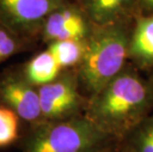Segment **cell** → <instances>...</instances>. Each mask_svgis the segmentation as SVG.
Here are the masks:
<instances>
[{
  "mask_svg": "<svg viewBox=\"0 0 153 152\" xmlns=\"http://www.w3.org/2000/svg\"><path fill=\"white\" fill-rule=\"evenodd\" d=\"M102 152H120V148H119V144H117V145H114V146L110 147V148H108V149L104 150Z\"/></svg>",
  "mask_w": 153,
  "mask_h": 152,
  "instance_id": "obj_16",
  "label": "cell"
},
{
  "mask_svg": "<svg viewBox=\"0 0 153 152\" xmlns=\"http://www.w3.org/2000/svg\"><path fill=\"white\" fill-rule=\"evenodd\" d=\"M153 113V90L128 63L112 81L92 96L85 116L105 133L120 142Z\"/></svg>",
  "mask_w": 153,
  "mask_h": 152,
  "instance_id": "obj_1",
  "label": "cell"
},
{
  "mask_svg": "<svg viewBox=\"0 0 153 152\" xmlns=\"http://www.w3.org/2000/svg\"><path fill=\"white\" fill-rule=\"evenodd\" d=\"M95 27L136 17L137 0H76Z\"/></svg>",
  "mask_w": 153,
  "mask_h": 152,
  "instance_id": "obj_9",
  "label": "cell"
},
{
  "mask_svg": "<svg viewBox=\"0 0 153 152\" xmlns=\"http://www.w3.org/2000/svg\"><path fill=\"white\" fill-rule=\"evenodd\" d=\"M132 18L95 27L86 41L85 54L75 68L80 88L90 99L118 76L128 62Z\"/></svg>",
  "mask_w": 153,
  "mask_h": 152,
  "instance_id": "obj_2",
  "label": "cell"
},
{
  "mask_svg": "<svg viewBox=\"0 0 153 152\" xmlns=\"http://www.w3.org/2000/svg\"><path fill=\"white\" fill-rule=\"evenodd\" d=\"M19 143L22 152H102L119 142L84 114L28 125Z\"/></svg>",
  "mask_w": 153,
  "mask_h": 152,
  "instance_id": "obj_3",
  "label": "cell"
},
{
  "mask_svg": "<svg viewBox=\"0 0 153 152\" xmlns=\"http://www.w3.org/2000/svg\"><path fill=\"white\" fill-rule=\"evenodd\" d=\"M23 121L11 109L0 106V148L8 147L20 141L24 129Z\"/></svg>",
  "mask_w": 153,
  "mask_h": 152,
  "instance_id": "obj_13",
  "label": "cell"
},
{
  "mask_svg": "<svg viewBox=\"0 0 153 152\" xmlns=\"http://www.w3.org/2000/svg\"><path fill=\"white\" fill-rule=\"evenodd\" d=\"M148 80H149V82H150V85H151L152 90H153V71H152V72H150V76H149Z\"/></svg>",
  "mask_w": 153,
  "mask_h": 152,
  "instance_id": "obj_17",
  "label": "cell"
},
{
  "mask_svg": "<svg viewBox=\"0 0 153 152\" xmlns=\"http://www.w3.org/2000/svg\"><path fill=\"white\" fill-rule=\"evenodd\" d=\"M128 62L139 71H153V14L137 15L133 21Z\"/></svg>",
  "mask_w": 153,
  "mask_h": 152,
  "instance_id": "obj_8",
  "label": "cell"
},
{
  "mask_svg": "<svg viewBox=\"0 0 153 152\" xmlns=\"http://www.w3.org/2000/svg\"><path fill=\"white\" fill-rule=\"evenodd\" d=\"M28 42L0 25V62L25 50L28 47Z\"/></svg>",
  "mask_w": 153,
  "mask_h": 152,
  "instance_id": "obj_14",
  "label": "cell"
},
{
  "mask_svg": "<svg viewBox=\"0 0 153 152\" xmlns=\"http://www.w3.org/2000/svg\"><path fill=\"white\" fill-rule=\"evenodd\" d=\"M153 14V0H137V15H149Z\"/></svg>",
  "mask_w": 153,
  "mask_h": 152,
  "instance_id": "obj_15",
  "label": "cell"
},
{
  "mask_svg": "<svg viewBox=\"0 0 153 152\" xmlns=\"http://www.w3.org/2000/svg\"><path fill=\"white\" fill-rule=\"evenodd\" d=\"M0 106L11 109L28 125L45 121L39 88L26 79L21 67L0 74Z\"/></svg>",
  "mask_w": 153,
  "mask_h": 152,
  "instance_id": "obj_6",
  "label": "cell"
},
{
  "mask_svg": "<svg viewBox=\"0 0 153 152\" xmlns=\"http://www.w3.org/2000/svg\"><path fill=\"white\" fill-rule=\"evenodd\" d=\"M39 95L45 121H58L84 115L89 102L80 88L75 69L62 70L56 79L39 87Z\"/></svg>",
  "mask_w": 153,
  "mask_h": 152,
  "instance_id": "obj_4",
  "label": "cell"
},
{
  "mask_svg": "<svg viewBox=\"0 0 153 152\" xmlns=\"http://www.w3.org/2000/svg\"><path fill=\"white\" fill-rule=\"evenodd\" d=\"M69 0H0V25L27 41L40 37L54 10Z\"/></svg>",
  "mask_w": 153,
  "mask_h": 152,
  "instance_id": "obj_5",
  "label": "cell"
},
{
  "mask_svg": "<svg viewBox=\"0 0 153 152\" xmlns=\"http://www.w3.org/2000/svg\"><path fill=\"white\" fill-rule=\"evenodd\" d=\"M93 29L94 25L82 7L69 0L47 18L40 38L48 44L56 41L86 42Z\"/></svg>",
  "mask_w": 153,
  "mask_h": 152,
  "instance_id": "obj_7",
  "label": "cell"
},
{
  "mask_svg": "<svg viewBox=\"0 0 153 152\" xmlns=\"http://www.w3.org/2000/svg\"><path fill=\"white\" fill-rule=\"evenodd\" d=\"M48 50L62 68L75 69L82 61L86 50V42L56 41L48 44Z\"/></svg>",
  "mask_w": 153,
  "mask_h": 152,
  "instance_id": "obj_12",
  "label": "cell"
},
{
  "mask_svg": "<svg viewBox=\"0 0 153 152\" xmlns=\"http://www.w3.org/2000/svg\"><path fill=\"white\" fill-rule=\"evenodd\" d=\"M120 152H153V113L119 142Z\"/></svg>",
  "mask_w": 153,
  "mask_h": 152,
  "instance_id": "obj_11",
  "label": "cell"
},
{
  "mask_svg": "<svg viewBox=\"0 0 153 152\" xmlns=\"http://www.w3.org/2000/svg\"><path fill=\"white\" fill-rule=\"evenodd\" d=\"M21 69L26 79L38 88L53 81L62 72V68L48 48L34 56Z\"/></svg>",
  "mask_w": 153,
  "mask_h": 152,
  "instance_id": "obj_10",
  "label": "cell"
}]
</instances>
